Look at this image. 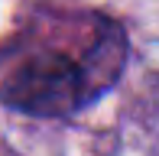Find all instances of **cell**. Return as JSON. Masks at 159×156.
I'll return each instance as SVG.
<instances>
[{"mask_svg":"<svg viewBox=\"0 0 159 156\" xmlns=\"http://www.w3.org/2000/svg\"><path fill=\"white\" fill-rule=\"evenodd\" d=\"M127 68V33L117 20L98 16L81 55L39 52L0 81V104L26 117L59 120L98 104Z\"/></svg>","mask_w":159,"mask_h":156,"instance_id":"obj_1","label":"cell"}]
</instances>
